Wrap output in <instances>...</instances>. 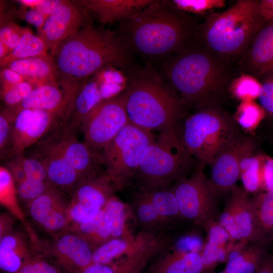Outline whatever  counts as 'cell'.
Returning <instances> with one entry per match:
<instances>
[{
	"instance_id": "obj_34",
	"label": "cell",
	"mask_w": 273,
	"mask_h": 273,
	"mask_svg": "<svg viewBox=\"0 0 273 273\" xmlns=\"http://www.w3.org/2000/svg\"><path fill=\"white\" fill-rule=\"evenodd\" d=\"M136 237L134 239L124 238H112L93 252V263L108 264L114 259L128 254L134 248Z\"/></svg>"
},
{
	"instance_id": "obj_22",
	"label": "cell",
	"mask_w": 273,
	"mask_h": 273,
	"mask_svg": "<svg viewBox=\"0 0 273 273\" xmlns=\"http://www.w3.org/2000/svg\"><path fill=\"white\" fill-rule=\"evenodd\" d=\"M247 193L237 186L231 192L224 209L233 217L242 237V242L267 243L256 227Z\"/></svg>"
},
{
	"instance_id": "obj_21",
	"label": "cell",
	"mask_w": 273,
	"mask_h": 273,
	"mask_svg": "<svg viewBox=\"0 0 273 273\" xmlns=\"http://www.w3.org/2000/svg\"><path fill=\"white\" fill-rule=\"evenodd\" d=\"M154 0H87L79 4L94 13L104 25L122 22L138 11L155 3Z\"/></svg>"
},
{
	"instance_id": "obj_5",
	"label": "cell",
	"mask_w": 273,
	"mask_h": 273,
	"mask_svg": "<svg viewBox=\"0 0 273 273\" xmlns=\"http://www.w3.org/2000/svg\"><path fill=\"white\" fill-rule=\"evenodd\" d=\"M129 122L152 132L177 131L182 104L174 92L148 75L131 78L123 94Z\"/></svg>"
},
{
	"instance_id": "obj_23",
	"label": "cell",
	"mask_w": 273,
	"mask_h": 273,
	"mask_svg": "<svg viewBox=\"0 0 273 273\" xmlns=\"http://www.w3.org/2000/svg\"><path fill=\"white\" fill-rule=\"evenodd\" d=\"M269 245L265 242L234 244L223 270L228 273H254L268 254Z\"/></svg>"
},
{
	"instance_id": "obj_29",
	"label": "cell",
	"mask_w": 273,
	"mask_h": 273,
	"mask_svg": "<svg viewBox=\"0 0 273 273\" xmlns=\"http://www.w3.org/2000/svg\"><path fill=\"white\" fill-rule=\"evenodd\" d=\"M132 212L137 223L144 230L168 231L174 221L160 215L142 191L133 193Z\"/></svg>"
},
{
	"instance_id": "obj_32",
	"label": "cell",
	"mask_w": 273,
	"mask_h": 273,
	"mask_svg": "<svg viewBox=\"0 0 273 273\" xmlns=\"http://www.w3.org/2000/svg\"><path fill=\"white\" fill-rule=\"evenodd\" d=\"M46 46L38 36L26 29L20 41L15 48L0 59L1 67H5L13 61L42 56H48Z\"/></svg>"
},
{
	"instance_id": "obj_44",
	"label": "cell",
	"mask_w": 273,
	"mask_h": 273,
	"mask_svg": "<svg viewBox=\"0 0 273 273\" xmlns=\"http://www.w3.org/2000/svg\"><path fill=\"white\" fill-rule=\"evenodd\" d=\"M16 273H65L48 259L37 255L25 263Z\"/></svg>"
},
{
	"instance_id": "obj_52",
	"label": "cell",
	"mask_w": 273,
	"mask_h": 273,
	"mask_svg": "<svg viewBox=\"0 0 273 273\" xmlns=\"http://www.w3.org/2000/svg\"><path fill=\"white\" fill-rule=\"evenodd\" d=\"M6 167L11 173L16 186L26 178L20 156L12 158V159L8 162Z\"/></svg>"
},
{
	"instance_id": "obj_19",
	"label": "cell",
	"mask_w": 273,
	"mask_h": 273,
	"mask_svg": "<svg viewBox=\"0 0 273 273\" xmlns=\"http://www.w3.org/2000/svg\"><path fill=\"white\" fill-rule=\"evenodd\" d=\"M25 222L22 228H15L0 238V268L5 273H16L37 255L28 224Z\"/></svg>"
},
{
	"instance_id": "obj_48",
	"label": "cell",
	"mask_w": 273,
	"mask_h": 273,
	"mask_svg": "<svg viewBox=\"0 0 273 273\" xmlns=\"http://www.w3.org/2000/svg\"><path fill=\"white\" fill-rule=\"evenodd\" d=\"M217 221L227 232L234 243L236 241H242L240 230L233 217L228 211L224 209Z\"/></svg>"
},
{
	"instance_id": "obj_47",
	"label": "cell",
	"mask_w": 273,
	"mask_h": 273,
	"mask_svg": "<svg viewBox=\"0 0 273 273\" xmlns=\"http://www.w3.org/2000/svg\"><path fill=\"white\" fill-rule=\"evenodd\" d=\"M209 242L221 246L227 247L234 244L229 235L218 221H211L205 228Z\"/></svg>"
},
{
	"instance_id": "obj_4",
	"label": "cell",
	"mask_w": 273,
	"mask_h": 273,
	"mask_svg": "<svg viewBox=\"0 0 273 273\" xmlns=\"http://www.w3.org/2000/svg\"><path fill=\"white\" fill-rule=\"evenodd\" d=\"M259 0H238L225 10L208 15L199 24L197 39L213 55L233 66L264 22Z\"/></svg>"
},
{
	"instance_id": "obj_11",
	"label": "cell",
	"mask_w": 273,
	"mask_h": 273,
	"mask_svg": "<svg viewBox=\"0 0 273 273\" xmlns=\"http://www.w3.org/2000/svg\"><path fill=\"white\" fill-rule=\"evenodd\" d=\"M129 122L122 94L102 100L86 116L80 129L84 143L99 154Z\"/></svg>"
},
{
	"instance_id": "obj_15",
	"label": "cell",
	"mask_w": 273,
	"mask_h": 273,
	"mask_svg": "<svg viewBox=\"0 0 273 273\" xmlns=\"http://www.w3.org/2000/svg\"><path fill=\"white\" fill-rule=\"evenodd\" d=\"M77 5L65 1L47 18L38 36L44 43L52 56L57 46L63 40L87 24L86 11Z\"/></svg>"
},
{
	"instance_id": "obj_13",
	"label": "cell",
	"mask_w": 273,
	"mask_h": 273,
	"mask_svg": "<svg viewBox=\"0 0 273 273\" xmlns=\"http://www.w3.org/2000/svg\"><path fill=\"white\" fill-rule=\"evenodd\" d=\"M65 193L53 186L25 205L34 223L50 236L67 230L70 225V199Z\"/></svg>"
},
{
	"instance_id": "obj_25",
	"label": "cell",
	"mask_w": 273,
	"mask_h": 273,
	"mask_svg": "<svg viewBox=\"0 0 273 273\" xmlns=\"http://www.w3.org/2000/svg\"><path fill=\"white\" fill-rule=\"evenodd\" d=\"M256 152L254 142L250 138L243 137L239 161L240 178L247 192L258 193L262 192L263 155Z\"/></svg>"
},
{
	"instance_id": "obj_1",
	"label": "cell",
	"mask_w": 273,
	"mask_h": 273,
	"mask_svg": "<svg viewBox=\"0 0 273 273\" xmlns=\"http://www.w3.org/2000/svg\"><path fill=\"white\" fill-rule=\"evenodd\" d=\"M199 24L171 1H156L122 22L118 35L129 53L164 60L197 41Z\"/></svg>"
},
{
	"instance_id": "obj_36",
	"label": "cell",
	"mask_w": 273,
	"mask_h": 273,
	"mask_svg": "<svg viewBox=\"0 0 273 273\" xmlns=\"http://www.w3.org/2000/svg\"><path fill=\"white\" fill-rule=\"evenodd\" d=\"M260 90L259 81L244 73L235 77L229 87V92L231 95L241 102L254 101L258 99Z\"/></svg>"
},
{
	"instance_id": "obj_56",
	"label": "cell",
	"mask_w": 273,
	"mask_h": 273,
	"mask_svg": "<svg viewBox=\"0 0 273 273\" xmlns=\"http://www.w3.org/2000/svg\"><path fill=\"white\" fill-rule=\"evenodd\" d=\"M21 27L14 22L3 25L0 30V42L6 44L11 35Z\"/></svg>"
},
{
	"instance_id": "obj_49",
	"label": "cell",
	"mask_w": 273,
	"mask_h": 273,
	"mask_svg": "<svg viewBox=\"0 0 273 273\" xmlns=\"http://www.w3.org/2000/svg\"><path fill=\"white\" fill-rule=\"evenodd\" d=\"M261 189L262 192H273V158L264 155L261 171Z\"/></svg>"
},
{
	"instance_id": "obj_37",
	"label": "cell",
	"mask_w": 273,
	"mask_h": 273,
	"mask_svg": "<svg viewBox=\"0 0 273 273\" xmlns=\"http://www.w3.org/2000/svg\"><path fill=\"white\" fill-rule=\"evenodd\" d=\"M265 117V112L260 104L254 101H245L238 106L235 120L244 129L252 131Z\"/></svg>"
},
{
	"instance_id": "obj_31",
	"label": "cell",
	"mask_w": 273,
	"mask_h": 273,
	"mask_svg": "<svg viewBox=\"0 0 273 273\" xmlns=\"http://www.w3.org/2000/svg\"><path fill=\"white\" fill-rule=\"evenodd\" d=\"M103 209L109 218L113 238H135V235L132 234L127 223L128 217L133 215L130 206L115 195L109 199Z\"/></svg>"
},
{
	"instance_id": "obj_24",
	"label": "cell",
	"mask_w": 273,
	"mask_h": 273,
	"mask_svg": "<svg viewBox=\"0 0 273 273\" xmlns=\"http://www.w3.org/2000/svg\"><path fill=\"white\" fill-rule=\"evenodd\" d=\"M201 253L177 248L166 251L150 266L149 273H203Z\"/></svg>"
},
{
	"instance_id": "obj_3",
	"label": "cell",
	"mask_w": 273,
	"mask_h": 273,
	"mask_svg": "<svg viewBox=\"0 0 273 273\" xmlns=\"http://www.w3.org/2000/svg\"><path fill=\"white\" fill-rule=\"evenodd\" d=\"M129 56L118 34L87 23L60 42L52 57L58 72L75 82L106 66L128 67Z\"/></svg>"
},
{
	"instance_id": "obj_12",
	"label": "cell",
	"mask_w": 273,
	"mask_h": 273,
	"mask_svg": "<svg viewBox=\"0 0 273 273\" xmlns=\"http://www.w3.org/2000/svg\"><path fill=\"white\" fill-rule=\"evenodd\" d=\"M117 191L105 171L81 180L71 195L70 225L83 222L102 210Z\"/></svg>"
},
{
	"instance_id": "obj_6",
	"label": "cell",
	"mask_w": 273,
	"mask_h": 273,
	"mask_svg": "<svg viewBox=\"0 0 273 273\" xmlns=\"http://www.w3.org/2000/svg\"><path fill=\"white\" fill-rule=\"evenodd\" d=\"M238 135L235 119L218 106H208L185 119L180 137L194 160L203 167Z\"/></svg>"
},
{
	"instance_id": "obj_55",
	"label": "cell",
	"mask_w": 273,
	"mask_h": 273,
	"mask_svg": "<svg viewBox=\"0 0 273 273\" xmlns=\"http://www.w3.org/2000/svg\"><path fill=\"white\" fill-rule=\"evenodd\" d=\"M258 9L264 22L273 21V0H259Z\"/></svg>"
},
{
	"instance_id": "obj_40",
	"label": "cell",
	"mask_w": 273,
	"mask_h": 273,
	"mask_svg": "<svg viewBox=\"0 0 273 273\" xmlns=\"http://www.w3.org/2000/svg\"><path fill=\"white\" fill-rule=\"evenodd\" d=\"M172 3L178 9L190 15H202L221 9L225 6L224 0H174Z\"/></svg>"
},
{
	"instance_id": "obj_8",
	"label": "cell",
	"mask_w": 273,
	"mask_h": 273,
	"mask_svg": "<svg viewBox=\"0 0 273 273\" xmlns=\"http://www.w3.org/2000/svg\"><path fill=\"white\" fill-rule=\"evenodd\" d=\"M155 139L153 132L129 122L100 152L105 171L117 190L131 183L145 150Z\"/></svg>"
},
{
	"instance_id": "obj_54",
	"label": "cell",
	"mask_w": 273,
	"mask_h": 273,
	"mask_svg": "<svg viewBox=\"0 0 273 273\" xmlns=\"http://www.w3.org/2000/svg\"><path fill=\"white\" fill-rule=\"evenodd\" d=\"M64 2V0H41L34 9L49 17Z\"/></svg>"
},
{
	"instance_id": "obj_28",
	"label": "cell",
	"mask_w": 273,
	"mask_h": 273,
	"mask_svg": "<svg viewBox=\"0 0 273 273\" xmlns=\"http://www.w3.org/2000/svg\"><path fill=\"white\" fill-rule=\"evenodd\" d=\"M68 230L81 237L94 251L113 238L109 218L103 209L83 222L70 224Z\"/></svg>"
},
{
	"instance_id": "obj_61",
	"label": "cell",
	"mask_w": 273,
	"mask_h": 273,
	"mask_svg": "<svg viewBox=\"0 0 273 273\" xmlns=\"http://www.w3.org/2000/svg\"><path fill=\"white\" fill-rule=\"evenodd\" d=\"M203 273H228V272H226V271H225L224 270H223L222 271H220V272H215L212 271V270H209L205 271Z\"/></svg>"
},
{
	"instance_id": "obj_2",
	"label": "cell",
	"mask_w": 273,
	"mask_h": 273,
	"mask_svg": "<svg viewBox=\"0 0 273 273\" xmlns=\"http://www.w3.org/2000/svg\"><path fill=\"white\" fill-rule=\"evenodd\" d=\"M162 70L183 105L218 106L236 77L232 67L198 41L163 60Z\"/></svg>"
},
{
	"instance_id": "obj_26",
	"label": "cell",
	"mask_w": 273,
	"mask_h": 273,
	"mask_svg": "<svg viewBox=\"0 0 273 273\" xmlns=\"http://www.w3.org/2000/svg\"><path fill=\"white\" fill-rule=\"evenodd\" d=\"M22 75L28 81L36 86L56 82L58 70L53 57L42 56L12 62L7 66ZM34 86V85H33Z\"/></svg>"
},
{
	"instance_id": "obj_50",
	"label": "cell",
	"mask_w": 273,
	"mask_h": 273,
	"mask_svg": "<svg viewBox=\"0 0 273 273\" xmlns=\"http://www.w3.org/2000/svg\"><path fill=\"white\" fill-rule=\"evenodd\" d=\"M1 78L2 81L1 93L15 85L25 81V78L22 75L8 67H4L1 71Z\"/></svg>"
},
{
	"instance_id": "obj_9",
	"label": "cell",
	"mask_w": 273,
	"mask_h": 273,
	"mask_svg": "<svg viewBox=\"0 0 273 273\" xmlns=\"http://www.w3.org/2000/svg\"><path fill=\"white\" fill-rule=\"evenodd\" d=\"M172 189L183 219L204 229L215 220L218 196L204 173L202 167L199 166L190 177L178 180Z\"/></svg>"
},
{
	"instance_id": "obj_60",
	"label": "cell",
	"mask_w": 273,
	"mask_h": 273,
	"mask_svg": "<svg viewBox=\"0 0 273 273\" xmlns=\"http://www.w3.org/2000/svg\"><path fill=\"white\" fill-rule=\"evenodd\" d=\"M9 53L8 49L6 44L0 42V59L7 56Z\"/></svg>"
},
{
	"instance_id": "obj_59",
	"label": "cell",
	"mask_w": 273,
	"mask_h": 273,
	"mask_svg": "<svg viewBox=\"0 0 273 273\" xmlns=\"http://www.w3.org/2000/svg\"><path fill=\"white\" fill-rule=\"evenodd\" d=\"M41 0H20L18 2L26 7H29L31 9H34L39 3Z\"/></svg>"
},
{
	"instance_id": "obj_35",
	"label": "cell",
	"mask_w": 273,
	"mask_h": 273,
	"mask_svg": "<svg viewBox=\"0 0 273 273\" xmlns=\"http://www.w3.org/2000/svg\"><path fill=\"white\" fill-rule=\"evenodd\" d=\"M141 191L145 193L160 215L174 222L178 219H183L172 189Z\"/></svg>"
},
{
	"instance_id": "obj_17",
	"label": "cell",
	"mask_w": 273,
	"mask_h": 273,
	"mask_svg": "<svg viewBox=\"0 0 273 273\" xmlns=\"http://www.w3.org/2000/svg\"><path fill=\"white\" fill-rule=\"evenodd\" d=\"M36 155L46 169L49 182L66 193L72 194L82 178L71 166L47 135L37 143Z\"/></svg>"
},
{
	"instance_id": "obj_51",
	"label": "cell",
	"mask_w": 273,
	"mask_h": 273,
	"mask_svg": "<svg viewBox=\"0 0 273 273\" xmlns=\"http://www.w3.org/2000/svg\"><path fill=\"white\" fill-rule=\"evenodd\" d=\"M20 14L22 19L37 27L38 30L42 28L48 18V16L35 9L24 10Z\"/></svg>"
},
{
	"instance_id": "obj_53",
	"label": "cell",
	"mask_w": 273,
	"mask_h": 273,
	"mask_svg": "<svg viewBox=\"0 0 273 273\" xmlns=\"http://www.w3.org/2000/svg\"><path fill=\"white\" fill-rule=\"evenodd\" d=\"M10 213H2L0 216V238L12 232L15 228V221Z\"/></svg>"
},
{
	"instance_id": "obj_16",
	"label": "cell",
	"mask_w": 273,
	"mask_h": 273,
	"mask_svg": "<svg viewBox=\"0 0 273 273\" xmlns=\"http://www.w3.org/2000/svg\"><path fill=\"white\" fill-rule=\"evenodd\" d=\"M81 86L67 80L62 88L57 82L42 84L35 87L19 105L13 107L18 111L22 109L60 111L68 115Z\"/></svg>"
},
{
	"instance_id": "obj_41",
	"label": "cell",
	"mask_w": 273,
	"mask_h": 273,
	"mask_svg": "<svg viewBox=\"0 0 273 273\" xmlns=\"http://www.w3.org/2000/svg\"><path fill=\"white\" fill-rule=\"evenodd\" d=\"M18 112L12 107L5 109L0 114V153L1 157L8 153L13 124Z\"/></svg>"
},
{
	"instance_id": "obj_14",
	"label": "cell",
	"mask_w": 273,
	"mask_h": 273,
	"mask_svg": "<svg viewBox=\"0 0 273 273\" xmlns=\"http://www.w3.org/2000/svg\"><path fill=\"white\" fill-rule=\"evenodd\" d=\"M47 135L82 180L102 171L100 154L79 142L75 133L59 125Z\"/></svg>"
},
{
	"instance_id": "obj_20",
	"label": "cell",
	"mask_w": 273,
	"mask_h": 273,
	"mask_svg": "<svg viewBox=\"0 0 273 273\" xmlns=\"http://www.w3.org/2000/svg\"><path fill=\"white\" fill-rule=\"evenodd\" d=\"M243 137L237 136L214 159L211 185L218 197L230 192L240 178L239 161Z\"/></svg>"
},
{
	"instance_id": "obj_10",
	"label": "cell",
	"mask_w": 273,
	"mask_h": 273,
	"mask_svg": "<svg viewBox=\"0 0 273 273\" xmlns=\"http://www.w3.org/2000/svg\"><path fill=\"white\" fill-rule=\"evenodd\" d=\"M37 255L55 263L65 273H81L93 263L94 250L76 233L66 230L49 238H41L30 229Z\"/></svg>"
},
{
	"instance_id": "obj_27",
	"label": "cell",
	"mask_w": 273,
	"mask_h": 273,
	"mask_svg": "<svg viewBox=\"0 0 273 273\" xmlns=\"http://www.w3.org/2000/svg\"><path fill=\"white\" fill-rule=\"evenodd\" d=\"M102 100L101 87L96 82L90 81L84 83L76 96L68 118L62 125L75 133L81 128L86 116Z\"/></svg>"
},
{
	"instance_id": "obj_43",
	"label": "cell",
	"mask_w": 273,
	"mask_h": 273,
	"mask_svg": "<svg viewBox=\"0 0 273 273\" xmlns=\"http://www.w3.org/2000/svg\"><path fill=\"white\" fill-rule=\"evenodd\" d=\"M258 80L261 84L258 97L259 104L265 112V117L273 120V68L265 72Z\"/></svg>"
},
{
	"instance_id": "obj_38",
	"label": "cell",
	"mask_w": 273,
	"mask_h": 273,
	"mask_svg": "<svg viewBox=\"0 0 273 273\" xmlns=\"http://www.w3.org/2000/svg\"><path fill=\"white\" fill-rule=\"evenodd\" d=\"M33 113L34 109H22L18 111L13 124L8 156L12 158L15 156L30 123Z\"/></svg>"
},
{
	"instance_id": "obj_39",
	"label": "cell",
	"mask_w": 273,
	"mask_h": 273,
	"mask_svg": "<svg viewBox=\"0 0 273 273\" xmlns=\"http://www.w3.org/2000/svg\"><path fill=\"white\" fill-rule=\"evenodd\" d=\"M233 244L225 247L207 241L201 252L204 271L212 270L219 263H226Z\"/></svg>"
},
{
	"instance_id": "obj_58",
	"label": "cell",
	"mask_w": 273,
	"mask_h": 273,
	"mask_svg": "<svg viewBox=\"0 0 273 273\" xmlns=\"http://www.w3.org/2000/svg\"><path fill=\"white\" fill-rule=\"evenodd\" d=\"M254 273H273V250L268 253Z\"/></svg>"
},
{
	"instance_id": "obj_33",
	"label": "cell",
	"mask_w": 273,
	"mask_h": 273,
	"mask_svg": "<svg viewBox=\"0 0 273 273\" xmlns=\"http://www.w3.org/2000/svg\"><path fill=\"white\" fill-rule=\"evenodd\" d=\"M17 187L9 169L0 166V203L15 218L25 221V213L18 201Z\"/></svg>"
},
{
	"instance_id": "obj_45",
	"label": "cell",
	"mask_w": 273,
	"mask_h": 273,
	"mask_svg": "<svg viewBox=\"0 0 273 273\" xmlns=\"http://www.w3.org/2000/svg\"><path fill=\"white\" fill-rule=\"evenodd\" d=\"M34 88L28 81H24L1 93L5 104L9 107L19 105Z\"/></svg>"
},
{
	"instance_id": "obj_42",
	"label": "cell",
	"mask_w": 273,
	"mask_h": 273,
	"mask_svg": "<svg viewBox=\"0 0 273 273\" xmlns=\"http://www.w3.org/2000/svg\"><path fill=\"white\" fill-rule=\"evenodd\" d=\"M16 187L19 199L26 205L53 186L48 181H40L26 178Z\"/></svg>"
},
{
	"instance_id": "obj_30",
	"label": "cell",
	"mask_w": 273,
	"mask_h": 273,
	"mask_svg": "<svg viewBox=\"0 0 273 273\" xmlns=\"http://www.w3.org/2000/svg\"><path fill=\"white\" fill-rule=\"evenodd\" d=\"M256 227L270 245L273 244V192H262L250 198Z\"/></svg>"
},
{
	"instance_id": "obj_18",
	"label": "cell",
	"mask_w": 273,
	"mask_h": 273,
	"mask_svg": "<svg viewBox=\"0 0 273 273\" xmlns=\"http://www.w3.org/2000/svg\"><path fill=\"white\" fill-rule=\"evenodd\" d=\"M237 65L241 73L257 79L273 68V21L263 23Z\"/></svg>"
},
{
	"instance_id": "obj_46",
	"label": "cell",
	"mask_w": 273,
	"mask_h": 273,
	"mask_svg": "<svg viewBox=\"0 0 273 273\" xmlns=\"http://www.w3.org/2000/svg\"><path fill=\"white\" fill-rule=\"evenodd\" d=\"M19 156L26 173V178L49 182L44 167L38 158L35 156L26 157L23 154Z\"/></svg>"
},
{
	"instance_id": "obj_7",
	"label": "cell",
	"mask_w": 273,
	"mask_h": 273,
	"mask_svg": "<svg viewBox=\"0 0 273 273\" xmlns=\"http://www.w3.org/2000/svg\"><path fill=\"white\" fill-rule=\"evenodd\" d=\"M195 162L177 130L160 133L142 156L134 176L138 189L168 188L174 181L186 177Z\"/></svg>"
},
{
	"instance_id": "obj_57",
	"label": "cell",
	"mask_w": 273,
	"mask_h": 273,
	"mask_svg": "<svg viewBox=\"0 0 273 273\" xmlns=\"http://www.w3.org/2000/svg\"><path fill=\"white\" fill-rule=\"evenodd\" d=\"M26 29L20 27L11 35L7 42L5 44L8 49L9 53L11 52L19 43Z\"/></svg>"
}]
</instances>
